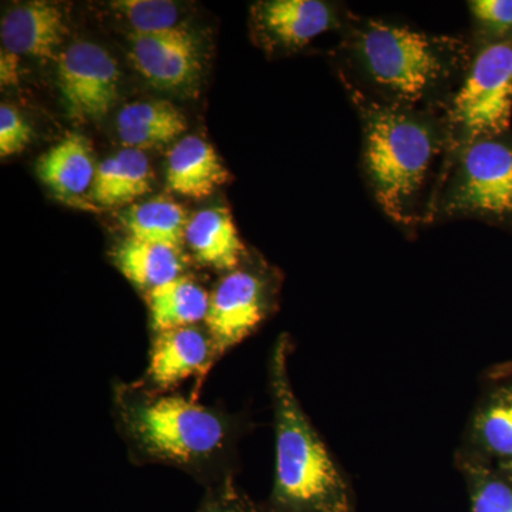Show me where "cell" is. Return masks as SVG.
<instances>
[{
    "label": "cell",
    "mask_w": 512,
    "mask_h": 512,
    "mask_svg": "<svg viewBox=\"0 0 512 512\" xmlns=\"http://www.w3.org/2000/svg\"><path fill=\"white\" fill-rule=\"evenodd\" d=\"M113 416L136 463L178 468L205 488L234 477L242 417L143 382L114 384Z\"/></svg>",
    "instance_id": "obj_3"
},
{
    "label": "cell",
    "mask_w": 512,
    "mask_h": 512,
    "mask_svg": "<svg viewBox=\"0 0 512 512\" xmlns=\"http://www.w3.org/2000/svg\"><path fill=\"white\" fill-rule=\"evenodd\" d=\"M116 124L124 147L140 151L173 143L187 130L184 114L167 100L127 104Z\"/></svg>",
    "instance_id": "obj_17"
},
{
    "label": "cell",
    "mask_w": 512,
    "mask_h": 512,
    "mask_svg": "<svg viewBox=\"0 0 512 512\" xmlns=\"http://www.w3.org/2000/svg\"><path fill=\"white\" fill-rule=\"evenodd\" d=\"M349 101L359 117L363 180L373 200L407 237L431 227L451 156L446 116Z\"/></svg>",
    "instance_id": "obj_2"
},
{
    "label": "cell",
    "mask_w": 512,
    "mask_h": 512,
    "mask_svg": "<svg viewBox=\"0 0 512 512\" xmlns=\"http://www.w3.org/2000/svg\"><path fill=\"white\" fill-rule=\"evenodd\" d=\"M185 245L195 261L215 271H234L248 258L231 212L225 207L195 212L185 228Z\"/></svg>",
    "instance_id": "obj_15"
},
{
    "label": "cell",
    "mask_w": 512,
    "mask_h": 512,
    "mask_svg": "<svg viewBox=\"0 0 512 512\" xmlns=\"http://www.w3.org/2000/svg\"><path fill=\"white\" fill-rule=\"evenodd\" d=\"M188 220L190 217L183 205L167 197L140 202L128 208L120 217L127 237L181 252L185 245Z\"/></svg>",
    "instance_id": "obj_21"
},
{
    "label": "cell",
    "mask_w": 512,
    "mask_h": 512,
    "mask_svg": "<svg viewBox=\"0 0 512 512\" xmlns=\"http://www.w3.org/2000/svg\"><path fill=\"white\" fill-rule=\"evenodd\" d=\"M350 12L346 6L323 0H265L252 6V30L269 55H291L320 36H339Z\"/></svg>",
    "instance_id": "obj_8"
},
{
    "label": "cell",
    "mask_w": 512,
    "mask_h": 512,
    "mask_svg": "<svg viewBox=\"0 0 512 512\" xmlns=\"http://www.w3.org/2000/svg\"><path fill=\"white\" fill-rule=\"evenodd\" d=\"M293 349L278 336L269 356L274 409L275 477L265 512H355L352 485L305 413L289 377Z\"/></svg>",
    "instance_id": "obj_4"
},
{
    "label": "cell",
    "mask_w": 512,
    "mask_h": 512,
    "mask_svg": "<svg viewBox=\"0 0 512 512\" xmlns=\"http://www.w3.org/2000/svg\"><path fill=\"white\" fill-rule=\"evenodd\" d=\"M466 483L470 512H512V467L458 464Z\"/></svg>",
    "instance_id": "obj_22"
},
{
    "label": "cell",
    "mask_w": 512,
    "mask_h": 512,
    "mask_svg": "<svg viewBox=\"0 0 512 512\" xmlns=\"http://www.w3.org/2000/svg\"><path fill=\"white\" fill-rule=\"evenodd\" d=\"M69 35L66 15L52 2L20 3L3 15L0 39L3 49L18 56L53 59Z\"/></svg>",
    "instance_id": "obj_13"
},
{
    "label": "cell",
    "mask_w": 512,
    "mask_h": 512,
    "mask_svg": "<svg viewBox=\"0 0 512 512\" xmlns=\"http://www.w3.org/2000/svg\"><path fill=\"white\" fill-rule=\"evenodd\" d=\"M19 57L9 50H0V83L2 87H12L19 83Z\"/></svg>",
    "instance_id": "obj_27"
},
{
    "label": "cell",
    "mask_w": 512,
    "mask_h": 512,
    "mask_svg": "<svg viewBox=\"0 0 512 512\" xmlns=\"http://www.w3.org/2000/svg\"><path fill=\"white\" fill-rule=\"evenodd\" d=\"M167 187L183 197L202 200L231 180L215 148L198 136L181 138L168 154Z\"/></svg>",
    "instance_id": "obj_16"
},
{
    "label": "cell",
    "mask_w": 512,
    "mask_h": 512,
    "mask_svg": "<svg viewBox=\"0 0 512 512\" xmlns=\"http://www.w3.org/2000/svg\"><path fill=\"white\" fill-rule=\"evenodd\" d=\"M116 60L92 42H76L57 59V87L69 119L96 123L119 99Z\"/></svg>",
    "instance_id": "obj_9"
},
{
    "label": "cell",
    "mask_w": 512,
    "mask_h": 512,
    "mask_svg": "<svg viewBox=\"0 0 512 512\" xmlns=\"http://www.w3.org/2000/svg\"><path fill=\"white\" fill-rule=\"evenodd\" d=\"M512 37L473 49L470 69L447 111L451 154L511 130Z\"/></svg>",
    "instance_id": "obj_6"
},
{
    "label": "cell",
    "mask_w": 512,
    "mask_h": 512,
    "mask_svg": "<svg viewBox=\"0 0 512 512\" xmlns=\"http://www.w3.org/2000/svg\"><path fill=\"white\" fill-rule=\"evenodd\" d=\"M33 130L19 110L9 104L0 106V156L22 153L32 143Z\"/></svg>",
    "instance_id": "obj_26"
},
{
    "label": "cell",
    "mask_w": 512,
    "mask_h": 512,
    "mask_svg": "<svg viewBox=\"0 0 512 512\" xmlns=\"http://www.w3.org/2000/svg\"><path fill=\"white\" fill-rule=\"evenodd\" d=\"M111 258L121 275L144 295L184 275L183 252L130 237L114 247Z\"/></svg>",
    "instance_id": "obj_20"
},
{
    "label": "cell",
    "mask_w": 512,
    "mask_h": 512,
    "mask_svg": "<svg viewBox=\"0 0 512 512\" xmlns=\"http://www.w3.org/2000/svg\"><path fill=\"white\" fill-rule=\"evenodd\" d=\"M221 359L207 326L192 325L153 335L143 383L157 392H171L190 377L207 375Z\"/></svg>",
    "instance_id": "obj_12"
},
{
    "label": "cell",
    "mask_w": 512,
    "mask_h": 512,
    "mask_svg": "<svg viewBox=\"0 0 512 512\" xmlns=\"http://www.w3.org/2000/svg\"><path fill=\"white\" fill-rule=\"evenodd\" d=\"M130 59L154 89L174 94L197 90L202 52L194 33L184 26L156 33H131Z\"/></svg>",
    "instance_id": "obj_11"
},
{
    "label": "cell",
    "mask_w": 512,
    "mask_h": 512,
    "mask_svg": "<svg viewBox=\"0 0 512 512\" xmlns=\"http://www.w3.org/2000/svg\"><path fill=\"white\" fill-rule=\"evenodd\" d=\"M470 12L471 49L503 42L512 37V0H473Z\"/></svg>",
    "instance_id": "obj_24"
},
{
    "label": "cell",
    "mask_w": 512,
    "mask_h": 512,
    "mask_svg": "<svg viewBox=\"0 0 512 512\" xmlns=\"http://www.w3.org/2000/svg\"><path fill=\"white\" fill-rule=\"evenodd\" d=\"M39 180L64 204L80 210H96L86 194L92 191L97 167L90 141L80 134H70L37 160Z\"/></svg>",
    "instance_id": "obj_14"
},
{
    "label": "cell",
    "mask_w": 512,
    "mask_h": 512,
    "mask_svg": "<svg viewBox=\"0 0 512 512\" xmlns=\"http://www.w3.org/2000/svg\"><path fill=\"white\" fill-rule=\"evenodd\" d=\"M473 59L468 37L350 12L332 50L349 100L446 116Z\"/></svg>",
    "instance_id": "obj_1"
},
{
    "label": "cell",
    "mask_w": 512,
    "mask_h": 512,
    "mask_svg": "<svg viewBox=\"0 0 512 512\" xmlns=\"http://www.w3.org/2000/svg\"><path fill=\"white\" fill-rule=\"evenodd\" d=\"M150 161L144 151L126 148L97 165L92 201L101 207H124L151 191Z\"/></svg>",
    "instance_id": "obj_18"
},
{
    "label": "cell",
    "mask_w": 512,
    "mask_h": 512,
    "mask_svg": "<svg viewBox=\"0 0 512 512\" xmlns=\"http://www.w3.org/2000/svg\"><path fill=\"white\" fill-rule=\"evenodd\" d=\"M279 282L275 269L247 258L215 285L204 325L221 357L249 338L276 311Z\"/></svg>",
    "instance_id": "obj_7"
},
{
    "label": "cell",
    "mask_w": 512,
    "mask_h": 512,
    "mask_svg": "<svg viewBox=\"0 0 512 512\" xmlns=\"http://www.w3.org/2000/svg\"><path fill=\"white\" fill-rule=\"evenodd\" d=\"M197 512H265L264 505L255 503L239 490L234 477L207 488Z\"/></svg>",
    "instance_id": "obj_25"
},
{
    "label": "cell",
    "mask_w": 512,
    "mask_h": 512,
    "mask_svg": "<svg viewBox=\"0 0 512 512\" xmlns=\"http://www.w3.org/2000/svg\"><path fill=\"white\" fill-rule=\"evenodd\" d=\"M144 296L153 335L204 323L210 306V292L187 275L157 286Z\"/></svg>",
    "instance_id": "obj_19"
},
{
    "label": "cell",
    "mask_w": 512,
    "mask_h": 512,
    "mask_svg": "<svg viewBox=\"0 0 512 512\" xmlns=\"http://www.w3.org/2000/svg\"><path fill=\"white\" fill-rule=\"evenodd\" d=\"M477 221L512 235V130L450 156L431 225Z\"/></svg>",
    "instance_id": "obj_5"
},
{
    "label": "cell",
    "mask_w": 512,
    "mask_h": 512,
    "mask_svg": "<svg viewBox=\"0 0 512 512\" xmlns=\"http://www.w3.org/2000/svg\"><path fill=\"white\" fill-rule=\"evenodd\" d=\"M110 8L131 33H156L180 28L181 9L170 0H117Z\"/></svg>",
    "instance_id": "obj_23"
},
{
    "label": "cell",
    "mask_w": 512,
    "mask_h": 512,
    "mask_svg": "<svg viewBox=\"0 0 512 512\" xmlns=\"http://www.w3.org/2000/svg\"><path fill=\"white\" fill-rule=\"evenodd\" d=\"M454 464L512 467V370L498 366L485 375L464 429Z\"/></svg>",
    "instance_id": "obj_10"
}]
</instances>
